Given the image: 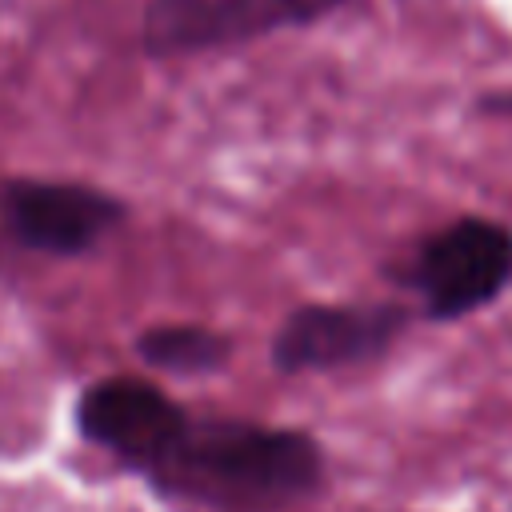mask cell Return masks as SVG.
Wrapping results in <instances>:
<instances>
[{
  "label": "cell",
  "mask_w": 512,
  "mask_h": 512,
  "mask_svg": "<svg viewBox=\"0 0 512 512\" xmlns=\"http://www.w3.org/2000/svg\"><path fill=\"white\" fill-rule=\"evenodd\" d=\"M328 460L312 432L240 416L188 420L144 472L148 488L192 512H288L324 488Z\"/></svg>",
  "instance_id": "1"
},
{
  "label": "cell",
  "mask_w": 512,
  "mask_h": 512,
  "mask_svg": "<svg viewBox=\"0 0 512 512\" xmlns=\"http://www.w3.org/2000/svg\"><path fill=\"white\" fill-rule=\"evenodd\" d=\"M344 4L352 0H148L140 44L152 56L216 52L316 24Z\"/></svg>",
  "instance_id": "5"
},
{
  "label": "cell",
  "mask_w": 512,
  "mask_h": 512,
  "mask_svg": "<svg viewBox=\"0 0 512 512\" xmlns=\"http://www.w3.org/2000/svg\"><path fill=\"white\" fill-rule=\"evenodd\" d=\"M476 108L488 116H512V92H484L476 100Z\"/></svg>",
  "instance_id": "8"
},
{
  "label": "cell",
  "mask_w": 512,
  "mask_h": 512,
  "mask_svg": "<svg viewBox=\"0 0 512 512\" xmlns=\"http://www.w3.org/2000/svg\"><path fill=\"white\" fill-rule=\"evenodd\" d=\"M128 220V204L84 180L8 176L0 184L4 236L36 256H84Z\"/></svg>",
  "instance_id": "4"
},
{
  "label": "cell",
  "mask_w": 512,
  "mask_h": 512,
  "mask_svg": "<svg viewBox=\"0 0 512 512\" xmlns=\"http://www.w3.org/2000/svg\"><path fill=\"white\" fill-rule=\"evenodd\" d=\"M396 284L420 296L424 320H464L512 288V228L492 216H456L412 248Z\"/></svg>",
  "instance_id": "2"
},
{
  "label": "cell",
  "mask_w": 512,
  "mask_h": 512,
  "mask_svg": "<svg viewBox=\"0 0 512 512\" xmlns=\"http://www.w3.org/2000/svg\"><path fill=\"white\" fill-rule=\"evenodd\" d=\"M132 348L148 368L168 376H212L232 360V340L212 324H152Z\"/></svg>",
  "instance_id": "7"
},
{
  "label": "cell",
  "mask_w": 512,
  "mask_h": 512,
  "mask_svg": "<svg viewBox=\"0 0 512 512\" xmlns=\"http://www.w3.org/2000/svg\"><path fill=\"white\" fill-rule=\"evenodd\" d=\"M412 328V308L400 300H320L292 308L272 344L268 360L280 376L336 372L380 360Z\"/></svg>",
  "instance_id": "3"
},
{
  "label": "cell",
  "mask_w": 512,
  "mask_h": 512,
  "mask_svg": "<svg viewBox=\"0 0 512 512\" xmlns=\"http://www.w3.org/2000/svg\"><path fill=\"white\" fill-rule=\"evenodd\" d=\"M188 420V408L172 392L128 372L92 380L72 408L80 440L136 476H144L176 444Z\"/></svg>",
  "instance_id": "6"
}]
</instances>
